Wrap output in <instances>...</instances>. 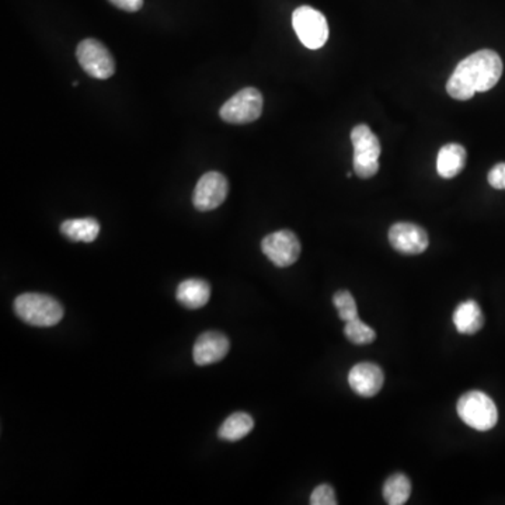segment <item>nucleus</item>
Returning a JSON list of instances; mask_svg holds the SVG:
<instances>
[{"label": "nucleus", "instance_id": "f257e3e1", "mask_svg": "<svg viewBox=\"0 0 505 505\" xmlns=\"http://www.w3.org/2000/svg\"><path fill=\"white\" fill-rule=\"evenodd\" d=\"M501 58L496 51L481 50L471 53L456 66L447 83V92L459 102L471 100L476 93L493 89L501 79Z\"/></svg>", "mask_w": 505, "mask_h": 505}, {"label": "nucleus", "instance_id": "f03ea898", "mask_svg": "<svg viewBox=\"0 0 505 505\" xmlns=\"http://www.w3.org/2000/svg\"><path fill=\"white\" fill-rule=\"evenodd\" d=\"M17 316L35 327H51L58 325L63 317V305L50 295L23 294L15 301Z\"/></svg>", "mask_w": 505, "mask_h": 505}, {"label": "nucleus", "instance_id": "7ed1b4c3", "mask_svg": "<svg viewBox=\"0 0 505 505\" xmlns=\"http://www.w3.org/2000/svg\"><path fill=\"white\" fill-rule=\"evenodd\" d=\"M456 410L466 425L481 432L496 427L499 422V410L496 403L483 392L471 391L463 394L459 399Z\"/></svg>", "mask_w": 505, "mask_h": 505}, {"label": "nucleus", "instance_id": "20e7f679", "mask_svg": "<svg viewBox=\"0 0 505 505\" xmlns=\"http://www.w3.org/2000/svg\"><path fill=\"white\" fill-rule=\"evenodd\" d=\"M354 146V170L361 179H371L379 170L381 142L373 130L366 124H360L351 131Z\"/></svg>", "mask_w": 505, "mask_h": 505}, {"label": "nucleus", "instance_id": "39448f33", "mask_svg": "<svg viewBox=\"0 0 505 505\" xmlns=\"http://www.w3.org/2000/svg\"><path fill=\"white\" fill-rule=\"evenodd\" d=\"M292 25L301 43L309 50H319L329 40L325 15L310 6H301L292 15Z\"/></svg>", "mask_w": 505, "mask_h": 505}, {"label": "nucleus", "instance_id": "423d86ee", "mask_svg": "<svg viewBox=\"0 0 505 505\" xmlns=\"http://www.w3.org/2000/svg\"><path fill=\"white\" fill-rule=\"evenodd\" d=\"M263 104L264 100L260 92L255 87H246L220 107L219 115L229 124H250L260 118Z\"/></svg>", "mask_w": 505, "mask_h": 505}, {"label": "nucleus", "instance_id": "0eeeda50", "mask_svg": "<svg viewBox=\"0 0 505 505\" xmlns=\"http://www.w3.org/2000/svg\"><path fill=\"white\" fill-rule=\"evenodd\" d=\"M76 58L92 78L107 81L115 73V61L104 44L96 38H86L76 48Z\"/></svg>", "mask_w": 505, "mask_h": 505}, {"label": "nucleus", "instance_id": "6e6552de", "mask_svg": "<svg viewBox=\"0 0 505 505\" xmlns=\"http://www.w3.org/2000/svg\"><path fill=\"white\" fill-rule=\"evenodd\" d=\"M261 250L274 266L286 268L298 261L301 242L292 230L282 229L266 236L261 242Z\"/></svg>", "mask_w": 505, "mask_h": 505}, {"label": "nucleus", "instance_id": "1a4fd4ad", "mask_svg": "<svg viewBox=\"0 0 505 505\" xmlns=\"http://www.w3.org/2000/svg\"><path fill=\"white\" fill-rule=\"evenodd\" d=\"M229 194L227 177L219 171H208L199 179L192 194V204L201 212L212 211L224 204Z\"/></svg>", "mask_w": 505, "mask_h": 505}, {"label": "nucleus", "instance_id": "9d476101", "mask_svg": "<svg viewBox=\"0 0 505 505\" xmlns=\"http://www.w3.org/2000/svg\"><path fill=\"white\" fill-rule=\"evenodd\" d=\"M389 242L402 255H422L427 250L430 240L427 232L419 225L399 222L389 229Z\"/></svg>", "mask_w": 505, "mask_h": 505}, {"label": "nucleus", "instance_id": "9b49d317", "mask_svg": "<svg viewBox=\"0 0 505 505\" xmlns=\"http://www.w3.org/2000/svg\"><path fill=\"white\" fill-rule=\"evenodd\" d=\"M230 350V341L219 332H207L197 338L192 348L194 363L199 366L212 365L224 360Z\"/></svg>", "mask_w": 505, "mask_h": 505}, {"label": "nucleus", "instance_id": "f8f14e48", "mask_svg": "<svg viewBox=\"0 0 505 505\" xmlns=\"http://www.w3.org/2000/svg\"><path fill=\"white\" fill-rule=\"evenodd\" d=\"M384 382V371L381 366L373 363L356 364L348 374V384L358 396H376L381 392Z\"/></svg>", "mask_w": 505, "mask_h": 505}, {"label": "nucleus", "instance_id": "ddd939ff", "mask_svg": "<svg viewBox=\"0 0 505 505\" xmlns=\"http://www.w3.org/2000/svg\"><path fill=\"white\" fill-rule=\"evenodd\" d=\"M176 298L187 309H199L211 298V286L204 279H186L177 286Z\"/></svg>", "mask_w": 505, "mask_h": 505}, {"label": "nucleus", "instance_id": "4468645a", "mask_svg": "<svg viewBox=\"0 0 505 505\" xmlns=\"http://www.w3.org/2000/svg\"><path fill=\"white\" fill-rule=\"evenodd\" d=\"M468 153L459 143H448L438 153L437 171L442 179H453L465 169Z\"/></svg>", "mask_w": 505, "mask_h": 505}, {"label": "nucleus", "instance_id": "2eb2a0df", "mask_svg": "<svg viewBox=\"0 0 505 505\" xmlns=\"http://www.w3.org/2000/svg\"><path fill=\"white\" fill-rule=\"evenodd\" d=\"M453 325L461 335H476L483 327L481 307L473 299L462 302L453 312Z\"/></svg>", "mask_w": 505, "mask_h": 505}, {"label": "nucleus", "instance_id": "dca6fc26", "mask_svg": "<svg viewBox=\"0 0 505 505\" xmlns=\"http://www.w3.org/2000/svg\"><path fill=\"white\" fill-rule=\"evenodd\" d=\"M61 233L72 242L92 243L100 233V224L94 218L68 219L61 225Z\"/></svg>", "mask_w": 505, "mask_h": 505}, {"label": "nucleus", "instance_id": "f3484780", "mask_svg": "<svg viewBox=\"0 0 505 505\" xmlns=\"http://www.w3.org/2000/svg\"><path fill=\"white\" fill-rule=\"evenodd\" d=\"M255 428V420L248 413H233L218 430V437L228 442H236L250 434Z\"/></svg>", "mask_w": 505, "mask_h": 505}, {"label": "nucleus", "instance_id": "a211bd4d", "mask_svg": "<svg viewBox=\"0 0 505 505\" xmlns=\"http://www.w3.org/2000/svg\"><path fill=\"white\" fill-rule=\"evenodd\" d=\"M412 496V481L406 474L394 473L384 484V499L389 505H403Z\"/></svg>", "mask_w": 505, "mask_h": 505}, {"label": "nucleus", "instance_id": "6ab92c4d", "mask_svg": "<svg viewBox=\"0 0 505 505\" xmlns=\"http://www.w3.org/2000/svg\"><path fill=\"white\" fill-rule=\"evenodd\" d=\"M345 335L353 345H371L376 338L375 330L365 325L360 317L345 322Z\"/></svg>", "mask_w": 505, "mask_h": 505}, {"label": "nucleus", "instance_id": "aec40b11", "mask_svg": "<svg viewBox=\"0 0 505 505\" xmlns=\"http://www.w3.org/2000/svg\"><path fill=\"white\" fill-rule=\"evenodd\" d=\"M333 302H335V309H337L338 316L343 322H350V320L358 317V309H356V302L354 299L351 292L345 291V289H341V291L335 292V296H333Z\"/></svg>", "mask_w": 505, "mask_h": 505}, {"label": "nucleus", "instance_id": "412c9836", "mask_svg": "<svg viewBox=\"0 0 505 505\" xmlns=\"http://www.w3.org/2000/svg\"><path fill=\"white\" fill-rule=\"evenodd\" d=\"M309 502L312 505H337L335 489L330 484H320L314 490Z\"/></svg>", "mask_w": 505, "mask_h": 505}, {"label": "nucleus", "instance_id": "4be33fe9", "mask_svg": "<svg viewBox=\"0 0 505 505\" xmlns=\"http://www.w3.org/2000/svg\"><path fill=\"white\" fill-rule=\"evenodd\" d=\"M490 186L496 189H505V163H497L487 176Z\"/></svg>", "mask_w": 505, "mask_h": 505}, {"label": "nucleus", "instance_id": "5701e85b", "mask_svg": "<svg viewBox=\"0 0 505 505\" xmlns=\"http://www.w3.org/2000/svg\"><path fill=\"white\" fill-rule=\"evenodd\" d=\"M109 2L118 9L130 13L140 12L143 6V0H109Z\"/></svg>", "mask_w": 505, "mask_h": 505}]
</instances>
